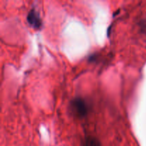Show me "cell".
<instances>
[{"label": "cell", "instance_id": "1", "mask_svg": "<svg viewBox=\"0 0 146 146\" xmlns=\"http://www.w3.org/2000/svg\"><path fill=\"white\" fill-rule=\"evenodd\" d=\"M71 108L74 113L80 118H84L88 112V106L86 101L81 97L75 98L71 101Z\"/></svg>", "mask_w": 146, "mask_h": 146}, {"label": "cell", "instance_id": "2", "mask_svg": "<svg viewBox=\"0 0 146 146\" xmlns=\"http://www.w3.org/2000/svg\"><path fill=\"white\" fill-rule=\"evenodd\" d=\"M27 21L31 27L34 29L41 28L42 21L38 11L34 9L30 10L27 15Z\"/></svg>", "mask_w": 146, "mask_h": 146}, {"label": "cell", "instance_id": "3", "mask_svg": "<svg viewBox=\"0 0 146 146\" xmlns=\"http://www.w3.org/2000/svg\"><path fill=\"white\" fill-rule=\"evenodd\" d=\"M86 146H101L99 141L94 137H88L86 139Z\"/></svg>", "mask_w": 146, "mask_h": 146}]
</instances>
